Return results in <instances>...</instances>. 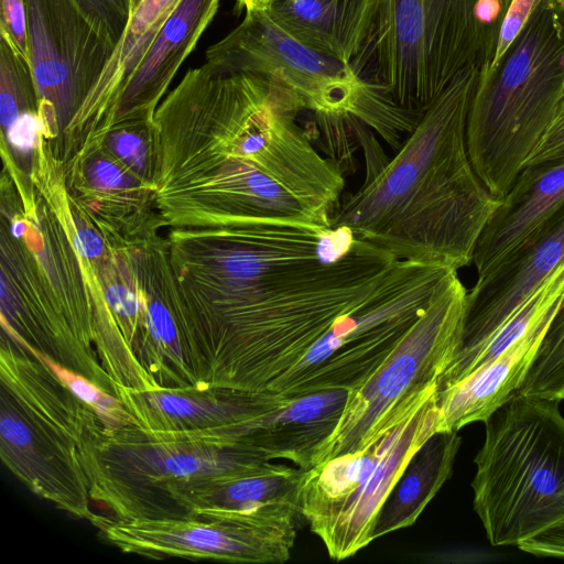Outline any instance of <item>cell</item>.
Here are the masks:
<instances>
[{
    "label": "cell",
    "instance_id": "4316f807",
    "mask_svg": "<svg viewBox=\"0 0 564 564\" xmlns=\"http://www.w3.org/2000/svg\"><path fill=\"white\" fill-rule=\"evenodd\" d=\"M560 160H564V88L551 123L523 166Z\"/></svg>",
    "mask_w": 564,
    "mask_h": 564
},
{
    "label": "cell",
    "instance_id": "d6986e66",
    "mask_svg": "<svg viewBox=\"0 0 564 564\" xmlns=\"http://www.w3.org/2000/svg\"><path fill=\"white\" fill-rule=\"evenodd\" d=\"M139 469L154 476L215 479L268 460L246 449L214 442L207 449L181 445H152L129 451Z\"/></svg>",
    "mask_w": 564,
    "mask_h": 564
},
{
    "label": "cell",
    "instance_id": "83f0119b",
    "mask_svg": "<svg viewBox=\"0 0 564 564\" xmlns=\"http://www.w3.org/2000/svg\"><path fill=\"white\" fill-rule=\"evenodd\" d=\"M517 546L536 556L564 558V518L520 542Z\"/></svg>",
    "mask_w": 564,
    "mask_h": 564
},
{
    "label": "cell",
    "instance_id": "4fadbf2b",
    "mask_svg": "<svg viewBox=\"0 0 564 564\" xmlns=\"http://www.w3.org/2000/svg\"><path fill=\"white\" fill-rule=\"evenodd\" d=\"M219 4L220 0L181 1L123 89L108 131L122 122L153 120L170 84L214 20Z\"/></svg>",
    "mask_w": 564,
    "mask_h": 564
},
{
    "label": "cell",
    "instance_id": "cb8c5ba5",
    "mask_svg": "<svg viewBox=\"0 0 564 564\" xmlns=\"http://www.w3.org/2000/svg\"><path fill=\"white\" fill-rule=\"evenodd\" d=\"M95 25L116 45L129 19L130 0H76Z\"/></svg>",
    "mask_w": 564,
    "mask_h": 564
},
{
    "label": "cell",
    "instance_id": "277c9868",
    "mask_svg": "<svg viewBox=\"0 0 564 564\" xmlns=\"http://www.w3.org/2000/svg\"><path fill=\"white\" fill-rule=\"evenodd\" d=\"M563 88L564 0H539L503 54L479 73L468 112V155L496 199L543 137Z\"/></svg>",
    "mask_w": 564,
    "mask_h": 564
},
{
    "label": "cell",
    "instance_id": "484cf974",
    "mask_svg": "<svg viewBox=\"0 0 564 564\" xmlns=\"http://www.w3.org/2000/svg\"><path fill=\"white\" fill-rule=\"evenodd\" d=\"M46 129L40 110L23 111L3 130L4 137L15 152L22 155L35 152Z\"/></svg>",
    "mask_w": 564,
    "mask_h": 564
},
{
    "label": "cell",
    "instance_id": "d4e9b609",
    "mask_svg": "<svg viewBox=\"0 0 564 564\" xmlns=\"http://www.w3.org/2000/svg\"><path fill=\"white\" fill-rule=\"evenodd\" d=\"M0 36L31 64L24 0H0Z\"/></svg>",
    "mask_w": 564,
    "mask_h": 564
},
{
    "label": "cell",
    "instance_id": "7a4b0ae2",
    "mask_svg": "<svg viewBox=\"0 0 564 564\" xmlns=\"http://www.w3.org/2000/svg\"><path fill=\"white\" fill-rule=\"evenodd\" d=\"M305 110L296 93L269 76L189 68L153 118V197L163 221L330 226L345 173L299 123Z\"/></svg>",
    "mask_w": 564,
    "mask_h": 564
},
{
    "label": "cell",
    "instance_id": "44dd1931",
    "mask_svg": "<svg viewBox=\"0 0 564 564\" xmlns=\"http://www.w3.org/2000/svg\"><path fill=\"white\" fill-rule=\"evenodd\" d=\"M153 192L156 163L154 121H128L113 126L99 141ZM93 147V145H91Z\"/></svg>",
    "mask_w": 564,
    "mask_h": 564
},
{
    "label": "cell",
    "instance_id": "7c38bea8",
    "mask_svg": "<svg viewBox=\"0 0 564 564\" xmlns=\"http://www.w3.org/2000/svg\"><path fill=\"white\" fill-rule=\"evenodd\" d=\"M181 1L130 0L129 19L111 57L64 131L67 153L106 134L123 89Z\"/></svg>",
    "mask_w": 564,
    "mask_h": 564
},
{
    "label": "cell",
    "instance_id": "30bf717a",
    "mask_svg": "<svg viewBox=\"0 0 564 564\" xmlns=\"http://www.w3.org/2000/svg\"><path fill=\"white\" fill-rule=\"evenodd\" d=\"M31 67L45 138L63 137L116 44L76 0H24Z\"/></svg>",
    "mask_w": 564,
    "mask_h": 564
},
{
    "label": "cell",
    "instance_id": "ffe728a7",
    "mask_svg": "<svg viewBox=\"0 0 564 564\" xmlns=\"http://www.w3.org/2000/svg\"><path fill=\"white\" fill-rule=\"evenodd\" d=\"M516 394L564 400V302Z\"/></svg>",
    "mask_w": 564,
    "mask_h": 564
},
{
    "label": "cell",
    "instance_id": "ac0fdd59",
    "mask_svg": "<svg viewBox=\"0 0 564 564\" xmlns=\"http://www.w3.org/2000/svg\"><path fill=\"white\" fill-rule=\"evenodd\" d=\"M304 469L263 460L254 466L210 479L208 511L257 512L276 508L300 511Z\"/></svg>",
    "mask_w": 564,
    "mask_h": 564
},
{
    "label": "cell",
    "instance_id": "52a82bcc",
    "mask_svg": "<svg viewBox=\"0 0 564 564\" xmlns=\"http://www.w3.org/2000/svg\"><path fill=\"white\" fill-rule=\"evenodd\" d=\"M205 64L221 74L269 76L296 93L313 115H352L395 151L419 120L350 64L293 37L268 10L246 12L232 31L207 48Z\"/></svg>",
    "mask_w": 564,
    "mask_h": 564
},
{
    "label": "cell",
    "instance_id": "3957f363",
    "mask_svg": "<svg viewBox=\"0 0 564 564\" xmlns=\"http://www.w3.org/2000/svg\"><path fill=\"white\" fill-rule=\"evenodd\" d=\"M480 70L458 74L422 112L395 155L341 196L332 227L405 260L458 270L498 204L477 176L466 126Z\"/></svg>",
    "mask_w": 564,
    "mask_h": 564
},
{
    "label": "cell",
    "instance_id": "603a6c76",
    "mask_svg": "<svg viewBox=\"0 0 564 564\" xmlns=\"http://www.w3.org/2000/svg\"><path fill=\"white\" fill-rule=\"evenodd\" d=\"M37 356L59 379L62 384L94 410L109 429L120 427L130 420L123 405L117 399L104 392L88 379L75 375L43 354H37Z\"/></svg>",
    "mask_w": 564,
    "mask_h": 564
},
{
    "label": "cell",
    "instance_id": "f1b7e54d",
    "mask_svg": "<svg viewBox=\"0 0 564 564\" xmlns=\"http://www.w3.org/2000/svg\"><path fill=\"white\" fill-rule=\"evenodd\" d=\"M278 0H237V8L246 12L268 10Z\"/></svg>",
    "mask_w": 564,
    "mask_h": 564
},
{
    "label": "cell",
    "instance_id": "2e32d148",
    "mask_svg": "<svg viewBox=\"0 0 564 564\" xmlns=\"http://www.w3.org/2000/svg\"><path fill=\"white\" fill-rule=\"evenodd\" d=\"M377 2L378 0H278L268 11L300 42L350 64L370 32Z\"/></svg>",
    "mask_w": 564,
    "mask_h": 564
},
{
    "label": "cell",
    "instance_id": "5bb4252c",
    "mask_svg": "<svg viewBox=\"0 0 564 564\" xmlns=\"http://www.w3.org/2000/svg\"><path fill=\"white\" fill-rule=\"evenodd\" d=\"M564 204V160L522 167L476 242L477 275L490 270Z\"/></svg>",
    "mask_w": 564,
    "mask_h": 564
},
{
    "label": "cell",
    "instance_id": "8992f818",
    "mask_svg": "<svg viewBox=\"0 0 564 564\" xmlns=\"http://www.w3.org/2000/svg\"><path fill=\"white\" fill-rule=\"evenodd\" d=\"M560 403L514 394L484 422L473 506L494 546H517L564 518Z\"/></svg>",
    "mask_w": 564,
    "mask_h": 564
},
{
    "label": "cell",
    "instance_id": "7402d4cb",
    "mask_svg": "<svg viewBox=\"0 0 564 564\" xmlns=\"http://www.w3.org/2000/svg\"><path fill=\"white\" fill-rule=\"evenodd\" d=\"M149 406L171 420L186 423H207L209 430L220 426L229 414L227 389L207 400L187 397L170 391H150L145 397Z\"/></svg>",
    "mask_w": 564,
    "mask_h": 564
},
{
    "label": "cell",
    "instance_id": "8fae6325",
    "mask_svg": "<svg viewBox=\"0 0 564 564\" xmlns=\"http://www.w3.org/2000/svg\"><path fill=\"white\" fill-rule=\"evenodd\" d=\"M564 261V204L467 291L460 343L438 379L455 375Z\"/></svg>",
    "mask_w": 564,
    "mask_h": 564
},
{
    "label": "cell",
    "instance_id": "9c48e42d",
    "mask_svg": "<svg viewBox=\"0 0 564 564\" xmlns=\"http://www.w3.org/2000/svg\"><path fill=\"white\" fill-rule=\"evenodd\" d=\"M436 392L362 449L304 469L300 513L330 558H348L375 540L389 494L414 453L438 432Z\"/></svg>",
    "mask_w": 564,
    "mask_h": 564
},
{
    "label": "cell",
    "instance_id": "e0dca14e",
    "mask_svg": "<svg viewBox=\"0 0 564 564\" xmlns=\"http://www.w3.org/2000/svg\"><path fill=\"white\" fill-rule=\"evenodd\" d=\"M460 444L458 432H436L414 453L380 510L375 540L419 519L451 477Z\"/></svg>",
    "mask_w": 564,
    "mask_h": 564
},
{
    "label": "cell",
    "instance_id": "5b68a950",
    "mask_svg": "<svg viewBox=\"0 0 564 564\" xmlns=\"http://www.w3.org/2000/svg\"><path fill=\"white\" fill-rule=\"evenodd\" d=\"M512 0H378L350 62L403 109L422 113L462 72L486 70Z\"/></svg>",
    "mask_w": 564,
    "mask_h": 564
},
{
    "label": "cell",
    "instance_id": "ba28073f",
    "mask_svg": "<svg viewBox=\"0 0 564 564\" xmlns=\"http://www.w3.org/2000/svg\"><path fill=\"white\" fill-rule=\"evenodd\" d=\"M466 296L457 270L452 271L383 362L348 391L340 417L316 448L312 466L362 449L436 392L460 343Z\"/></svg>",
    "mask_w": 564,
    "mask_h": 564
},
{
    "label": "cell",
    "instance_id": "6da1fadb",
    "mask_svg": "<svg viewBox=\"0 0 564 564\" xmlns=\"http://www.w3.org/2000/svg\"><path fill=\"white\" fill-rule=\"evenodd\" d=\"M171 234L181 294L207 304L218 375L248 390L278 392L399 260L345 227L257 219Z\"/></svg>",
    "mask_w": 564,
    "mask_h": 564
},
{
    "label": "cell",
    "instance_id": "9a60e30c",
    "mask_svg": "<svg viewBox=\"0 0 564 564\" xmlns=\"http://www.w3.org/2000/svg\"><path fill=\"white\" fill-rule=\"evenodd\" d=\"M552 319L544 321L452 386L437 390L438 432L485 422L520 389Z\"/></svg>",
    "mask_w": 564,
    "mask_h": 564
}]
</instances>
